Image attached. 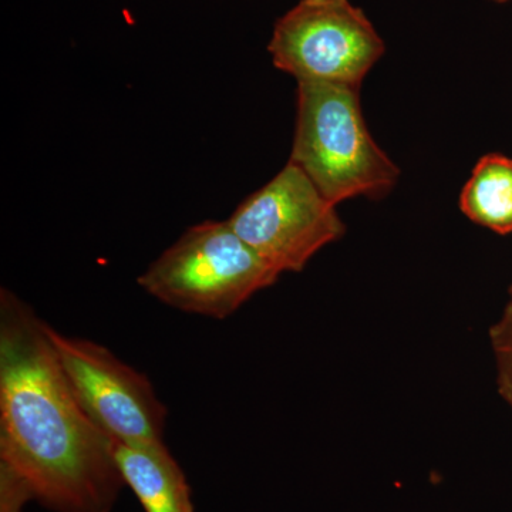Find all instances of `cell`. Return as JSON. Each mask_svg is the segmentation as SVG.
<instances>
[{"label":"cell","mask_w":512,"mask_h":512,"mask_svg":"<svg viewBox=\"0 0 512 512\" xmlns=\"http://www.w3.org/2000/svg\"><path fill=\"white\" fill-rule=\"evenodd\" d=\"M114 441L74 394L47 323L0 291V466L56 512H110L124 483Z\"/></svg>","instance_id":"obj_1"},{"label":"cell","mask_w":512,"mask_h":512,"mask_svg":"<svg viewBox=\"0 0 512 512\" xmlns=\"http://www.w3.org/2000/svg\"><path fill=\"white\" fill-rule=\"evenodd\" d=\"M356 87L298 83L296 127L289 161L326 200H382L400 170L367 130Z\"/></svg>","instance_id":"obj_2"},{"label":"cell","mask_w":512,"mask_h":512,"mask_svg":"<svg viewBox=\"0 0 512 512\" xmlns=\"http://www.w3.org/2000/svg\"><path fill=\"white\" fill-rule=\"evenodd\" d=\"M279 276L228 221H205L165 249L138 285L178 311L225 319Z\"/></svg>","instance_id":"obj_3"},{"label":"cell","mask_w":512,"mask_h":512,"mask_svg":"<svg viewBox=\"0 0 512 512\" xmlns=\"http://www.w3.org/2000/svg\"><path fill=\"white\" fill-rule=\"evenodd\" d=\"M382 37L350 0H301L275 23L268 52L298 83L360 89L384 55Z\"/></svg>","instance_id":"obj_4"},{"label":"cell","mask_w":512,"mask_h":512,"mask_svg":"<svg viewBox=\"0 0 512 512\" xmlns=\"http://www.w3.org/2000/svg\"><path fill=\"white\" fill-rule=\"evenodd\" d=\"M227 221L281 275L302 272L320 249L346 234L336 205L291 161Z\"/></svg>","instance_id":"obj_5"},{"label":"cell","mask_w":512,"mask_h":512,"mask_svg":"<svg viewBox=\"0 0 512 512\" xmlns=\"http://www.w3.org/2000/svg\"><path fill=\"white\" fill-rule=\"evenodd\" d=\"M47 335L83 409L114 443L164 444L167 407L146 375L99 343L69 338L49 325Z\"/></svg>","instance_id":"obj_6"},{"label":"cell","mask_w":512,"mask_h":512,"mask_svg":"<svg viewBox=\"0 0 512 512\" xmlns=\"http://www.w3.org/2000/svg\"><path fill=\"white\" fill-rule=\"evenodd\" d=\"M113 451L124 483L146 512H194L190 485L165 444L113 443Z\"/></svg>","instance_id":"obj_7"},{"label":"cell","mask_w":512,"mask_h":512,"mask_svg":"<svg viewBox=\"0 0 512 512\" xmlns=\"http://www.w3.org/2000/svg\"><path fill=\"white\" fill-rule=\"evenodd\" d=\"M460 210L495 234H512V158L498 153L481 158L461 191Z\"/></svg>","instance_id":"obj_8"},{"label":"cell","mask_w":512,"mask_h":512,"mask_svg":"<svg viewBox=\"0 0 512 512\" xmlns=\"http://www.w3.org/2000/svg\"><path fill=\"white\" fill-rule=\"evenodd\" d=\"M498 394L512 412V298L490 328Z\"/></svg>","instance_id":"obj_9"},{"label":"cell","mask_w":512,"mask_h":512,"mask_svg":"<svg viewBox=\"0 0 512 512\" xmlns=\"http://www.w3.org/2000/svg\"><path fill=\"white\" fill-rule=\"evenodd\" d=\"M30 500L35 498L25 481L0 466V512H22L23 505Z\"/></svg>","instance_id":"obj_10"},{"label":"cell","mask_w":512,"mask_h":512,"mask_svg":"<svg viewBox=\"0 0 512 512\" xmlns=\"http://www.w3.org/2000/svg\"><path fill=\"white\" fill-rule=\"evenodd\" d=\"M490 2H494V3H507V2H510V0H490Z\"/></svg>","instance_id":"obj_11"},{"label":"cell","mask_w":512,"mask_h":512,"mask_svg":"<svg viewBox=\"0 0 512 512\" xmlns=\"http://www.w3.org/2000/svg\"><path fill=\"white\" fill-rule=\"evenodd\" d=\"M510 298H512V285H511V288H510Z\"/></svg>","instance_id":"obj_12"}]
</instances>
